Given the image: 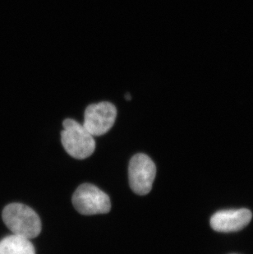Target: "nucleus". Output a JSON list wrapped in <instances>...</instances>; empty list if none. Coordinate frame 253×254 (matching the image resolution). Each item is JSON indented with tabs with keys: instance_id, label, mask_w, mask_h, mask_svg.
<instances>
[{
	"instance_id": "nucleus-1",
	"label": "nucleus",
	"mask_w": 253,
	"mask_h": 254,
	"mask_svg": "<svg viewBox=\"0 0 253 254\" xmlns=\"http://www.w3.org/2000/svg\"><path fill=\"white\" fill-rule=\"evenodd\" d=\"M2 216L12 235L31 240L41 234V221L38 214L24 204H8L3 209Z\"/></svg>"
},
{
	"instance_id": "nucleus-2",
	"label": "nucleus",
	"mask_w": 253,
	"mask_h": 254,
	"mask_svg": "<svg viewBox=\"0 0 253 254\" xmlns=\"http://www.w3.org/2000/svg\"><path fill=\"white\" fill-rule=\"evenodd\" d=\"M63 126L61 141L68 155L73 158L83 160L94 153L96 141L83 125L72 119H67L63 123Z\"/></svg>"
},
{
	"instance_id": "nucleus-3",
	"label": "nucleus",
	"mask_w": 253,
	"mask_h": 254,
	"mask_svg": "<svg viewBox=\"0 0 253 254\" xmlns=\"http://www.w3.org/2000/svg\"><path fill=\"white\" fill-rule=\"evenodd\" d=\"M72 205L85 216L108 213L111 209L110 198L105 192L91 184L80 185L72 196Z\"/></svg>"
},
{
	"instance_id": "nucleus-4",
	"label": "nucleus",
	"mask_w": 253,
	"mask_h": 254,
	"mask_svg": "<svg viewBox=\"0 0 253 254\" xmlns=\"http://www.w3.org/2000/svg\"><path fill=\"white\" fill-rule=\"evenodd\" d=\"M155 175L156 166L147 155L138 153L131 157L128 166L129 185L135 193L148 194Z\"/></svg>"
},
{
	"instance_id": "nucleus-5",
	"label": "nucleus",
	"mask_w": 253,
	"mask_h": 254,
	"mask_svg": "<svg viewBox=\"0 0 253 254\" xmlns=\"http://www.w3.org/2000/svg\"><path fill=\"white\" fill-rule=\"evenodd\" d=\"M117 109L107 101L91 104L84 114V127L93 137H99L109 132L115 125Z\"/></svg>"
},
{
	"instance_id": "nucleus-6",
	"label": "nucleus",
	"mask_w": 253,
	"mask_h": 254,
	"mask_svg": "<svg viewBox=\"0 0 253 254\" xmlns=\"http://www.w3.org/2000/svg\"><path fill=\"white\" fill-rule=\"evenodd\" d=\"M253 218L249 209H231L218 211L210 219V226L218 232H235L246 227Z\"/></svg>"
},
{
	"instance_id": "nucleus-7",
	"label": "nucleus",
	"mask_w": 253,
	"mask_h": 254,
	"mask_svg": "<svg viewBox=\"0 0 253 254\" xmlns=\"http://www.w3.org/2000/svg\"><path fill=\"white\" fill-rule=\"evenodd\" d=\"M0 254H36L30 240L12 235L0 241Z\"/></svg>"
},
{
	"instance_id": "nucleus-8",
	"label": "nucleus",
	"mask_w": 253,
	"mask_h": 254,
	"mask_svg": "<svg viewBox=\"0 0 253 254\" xmlns=\"http://www.w3.org/2000/svg\"><path fill=\"white\" fill-rule=\"evenodd\" d=\"M125 98H126V100H127V101H130L131 100V96L129 95V94H126V96H125Z\"/></svg>"
}]
</instances>
